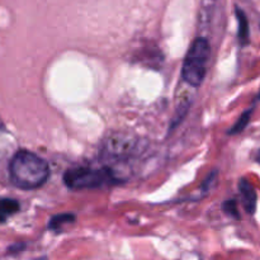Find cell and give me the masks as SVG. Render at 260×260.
I'll return each mask as SVG.
<instances>
[{
    "label": "cell",
    "mask_w": 260,
    "mask_h": 260,
    "mask_svg": "<svg viewBox=\"0 0 260 260\" xmlns=\"http://www.w3.org/2000/svg\"><path fill=\"white\" fill-rule=\"evenodd\" d=\"M9 175L13 184L19 189H37L47 182L50 168L38 155L27 150H20L10 161Z\"/></svg>",
    "instance_id": "cell-1"
},
{
    "label": "cell",
    "mask_w": 260,
    "mask_h": 260,
    "mask_svg": "<svg viewBox=\"0 0 260 260\" xmlns=\"http://www.w3.org/2000/svg\"><path fill=\"white\" fill-rule=\"evenodd\" d=\"M211 46L206 38H197L192 43L185 56L182 69V76L189 85L200 86L207 73Z\"/></svg>",
    "instance_id": "cell-2"
},
{
    "label": "cell",
    "mask_w": 260,
    "mask_h": 260,
    "mask_svg": "<svg viewBox=\"0 0 260 260\" xmlns=\"http://www.w3.org/2000/svg\"><path fill=\"white\" fill-rule=\"evenodd\" d=\"M111 182H117L112 173L107 170H94L90 168H76L70 169L63 174V183L68 188L74 190L94 189L101 188Z\"/></svg>",
    "instance_id": "cell-3"
},
{
    "label": "cell",
    "mask_w": 260,
    "mask_h": 260,
    "mask_svg": "<svg viewBox=\"0 0 260 260\" xmlns=\"http://www.w3.org/2000/svg\"><path fill=\"white\" fill-rule=\"evenodd\" d=\"M137 146V139L127 132H113L104 140L102 152L104 156L111 159H124L135 151Z\"/></svg>",
    "instance_id": "cell-4"
},
{
    "label": "cell",
    "mask_w": 260,
    "mask_h": 260,
    "mask_svg": "<svg viewBox=\"0 0 260 260\" xmlns=\"http://www.w3.org/2000/svg\"><path fill=\"white\" fill-rule=\"evenodd\" d=\"M239 190H240L241 200H243L244 208L248 213L253 215L256 208V192L251 183L246 179H241L239 183Z\"/></svg>",
    "instance_id": "cell-5"
},
{
    "label": "cell",
    "mask_w": 260,
    "mask_h": 260,
    "mask_svg": "<svg viewBox=\"0 0 260 260\" xmlns=\"http://www.w3.org/2000/svg\"><path fill=\"white\" fill-rule=\"evenodd\" d=\"M236 15H238L239 22V40H240L241 45H246L249 42V23L248 18H246L245 13L241 9H236Z\"/></svg>",
    "instance_id": "cell-6"
},
{
    "label": "cell",
    "mask_w": 260,
    "mask_h": 260,
    "mask_svg": "<svg viewBox=\"0 0 260 260\" xmlns=\"http://www.w3.org/2000/svg\"><path fill=\"white\" fill-rule=\"evenodd\" d=\"M75 221V216L71 215V213H61V215L53 216L52 218L48 222V229L53 231H58L62 229V226L68 225Z\"/></svg>",
    "instance_id": "cell-7"
},
{
    "label": "cell",
    "mask_w": 260,
    "mask_h": 260,
    "mask_svg": "<svg viewBox=\"0 0 260 260\" xmlns=\"http://www.w3.org/2000/svg\"><path fill=\"white\" fill-rule=\"evenodd\" d=\"M251 114H253V108H250V109H248L246 112H244V113L240 116V118L236 121V123L231 127L230 131H229V135H236V134H240V132H243L244 129H245V127L249 124V122H250Z\"/></svg>",
    "instance_id": "cell-8"
},
{
    "label": "cell",
    "mask_w": 260,
    "mask_h": 260,
    "mask_svg": "<svg viewBox=\"0 0 260 260\" xmlns=\"http://www.w3.org/2000/svg\"><path fill=\"white\" fill-rule=\"evenodd\" d=\"M19 210V203L14 200H2L0 201V213L4 216L13 215Z\"/></svg>",
    "instance_id": "cell-9"
},
{
    "label": "cell",
    "mask_w": 260,
    "mask_h": 260,
    "mask_svg": "<svg viewBox=\"0 0 260 260\" xmlns=\"http://www.w3.org/2000/svg\"><path fill=\"white\" fill-rule=\"evenodd\" d=\"M222 208L229 216H231V217L240 218V215H239V210H238V205H236V202L234 200L226 201V202L222 205Z\"/></svg>",
    "instance_id": "cell-10"
},
{
    "label": "cell",
    "mask_w": 260,
    "mask_h": 260,
    "mask_svg": "<svg viewBox=\"0 0 260 260\" xmlns=\"http://www.w3.org/2000/svg\"><path fill=\"white\" fill-rule=\"evenodd\" d=\"M23 249H24V245H23V244H17V245L14 246H10L9 251L10 253H18V251L23 250Z\"/></svg>",
    "instance_id": "cell-11"
},
{
    "label": "cell",
    "mask_w": 260,
    "mask_h": 260,
    "mask_svg": "<svg viewBox=\"0 0 260 260\" xmlns=\"http://www.w3.org/2000/svg\"><path fill=\"white\" fill-rule=\"evenodd\" d=\"M4 221H5V216H4V215H2V213H0V223L4 222Z\"/></svg>",
    "instance_id": "cell-12"
},
{
    "label": "cell",
    "mask_w": 260,
    "mask_h": 260,
    "mask_svg": "<svg viewBox=\"0 0 260 260\" xmlns=\"http://www.w3.org/2000/svg\"><path fill=\"white\" fill-rule=\"evenodd\" d=\"M255 159H256V161H258L259 164H260V150H259V151H258V154H256Z\"/></svg>",
    "instance_id": "cell-13"
},
{
    "label": "cell",
    "mask_w": 260,
    "mask_h": 260,
    "mask_svg": "<svg viewBox=\"0 0 260 260\" xmlns=\"http://www.w3.org/2000/svg\"><path fill=\"white\" fill-rule=\"evenodd\" d=\"M0 127H2V123H0Z\"/></svg>",
    "instance_id": "cell-14"
},
{
    "label": "cell",
    "mask_w": 260,
    "mask_h": 260,
    "mask_svg": "<svg viewBox=\"0 0 260 260\" xmlns=\"http://www.w3.org/2000/svg\"><path fill=\"white\" fill-rule=\"evenodd\" d=\"M259 99H260V94H259Z\"/></svg>",
    "instance_id": "cell-15"
}]
</instances>
